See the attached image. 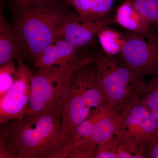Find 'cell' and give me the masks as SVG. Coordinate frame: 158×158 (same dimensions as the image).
<instances>
[{"instance_id": "1", "label": "cell", "mask_w": 158, "mask_h": 158, "mask_svg": "<svg viewBox=\"0 0 158 158\" xmlns=\"http://www.w3.org/2000/svg\"><path fill=\"white\" fill-rule=\"evenodd\" d=\"M69 143L61 111L27 114L1 124V158H62Z\"/></svg>"}, {"instance_id": "2", "label": "cell", "mask_w": 158, "mask_h": 158, "mask_svg": "<svg viewBox=\"0 0 158 158\" xmlns=\"http://www.w3.org/2000/svg\"><path fill=\"white\" fill-rule=\"evenodd\" d=\"M11 28L20 53L35 60L65 25L68 6L57 0H43L18 6L12 4Z\"/></svg>"}, {"instance_id": "3", "label": "cell", "mask_w": 158, "mask_h": 158, "mask_svg": "<svg viewBox=\"0 0 158 158\" xmlns=\"http://www.w3.org/2000/svg\"><path fill=\"white\" fill-rule=\"evenodd\" d=\"M85 65L74 73L62 105V130L69 143L79 126L93 111L108 106L99 82L96 65Z\"/></svg>"}, {"instance_id": "4", "label": "cell", "mask_w": 158, "mask_h": 158, "mask_svg": "<svg viewBox=\"0 0 158 158\" xmlns=\"http://www.w3.org/2000/svg\"><path fill=\"white\" fill-rule=\"evenodd\" d=\"M96 58L81 54L73 64L56 68H39L33 74L27 115L35 116L53 111H62V105L74 73L94 63Z\"/></svg>"}, {"instance_id": "5", "label": "cell", "mask_w": 158, "mask_h": 158, "mask_svg": "<svg viewBox=\"0 0 158 158\" xmlns=\"http://www.w3.org/2000/svg\"><path fill=\"white\" fill-rule=\"evenodd\" d=\"M95 64L110 107L121 114L139 102L145 82L121 59L106 56L96 58Z\"/></svg>"}, {"instance_id": "6", "label": "cell", "mask_w": 158, "mask_h": 158, "mask_svg": "<svg viewBox=\"0 0 158 158\" xmlns=\"http://www.w3.org/2000/svg\"><path fill=\"white\" fill-rule=\"evenodd\" d=\"M119 59L140 78L158 77V37L151 31L138 34L130 32Z\"/></svg>"}, {"instance_id": "7", "label": "cell", "mask_w": 158, "mask_h": 158, "mask_svg": "<svg viewBox=\"0 0 158 158\" xmlns=\"http://www.w3.org/2000/svg\"><path fill=\"white\" fill-rule=\"evenodd\" d=\"M121 116L117 134L120 142L141 148L147 152L148 145L158 136L157 122L139 102Z\"/></svg>"}, {"instance_id": "8", "label": "cell", "mask_w": 158, "mask_h": 158, "mask_svg": "<svg viewBox=\"0 0 158 158\" xmlns=\"http://www.w3.org/2000/svg\"><path fill=\"white\" fill-rule=\"evenodd\" d=\"M17 75L11 88L0 97V123L22 119L29 112L33 74L18 57Z\"/></svg>"}, {"instance_id": "9", "label": "cell", "mask_w": 158, "mask_h": 158, "mask_svg": "<svg viewBox=\"0 0 158 158\" xmlns=\"http://www.w3.org/2000/svg\"><path fill=\"white\" fill-rule=\"evenodd\" d=\"M110 22L106 16L97 19H88L69 12L59 37L82 49L93 44L99 33L109 27Z\"/></svg>"}, {"instance_id": "10", "label": "cell", "mask_w": 158, "mask_h": 158, "mask_svg": "<svg viewBox=\"0 0 158 158\" xmlns=\"http://www.w3.org/2000/svg\"><path fill=\"white\" fill-rule=\"evenodd\" d=\"M122 119L121 113L111 110L97 125L90 135L71 144L78 156L93 158L97 146L117 135Z\"/></svg>"}, {"instance_id": "11", "label": "cell", "mask_w": 158, "mask_h": 158, "mask_svg": "<svg viewBox=\"0 0 158 158\" xmlns=\"http://www.w3.org/2000/svg\"><path fill=\"white\" fill-rule=\"evenodd\" d=\"M81 49L58 37L49 44L34 60L36 69L56 68L73 64Z\"/></svg>"}, {"instance_id": "12", "label": "cell", "mask_w": 158, "mask_h": 158, "mask_svg": "<svg viewBox=\"0 0 158 158\" xmlns=\"http://www.w3.org/2000/svg\"><path fill=\"white\" fill-rule=\"evenodd\" d=\"M115 22L130 32L143 34L150 31L152 23L127 1L118 7Z\"/></svg>"}, {"instance_id": "13", "label": "cell", "mask_w": 158, "mask_h": 158, "mask_svg": "<svg viewBox=\"0 0 158 158\" xmlns=\"http://www.w3.org/2000/svg\"><path fill=\"white\" fill-rule=\"evenodd\" d=\"M85 19H97L106 16L113 8L114 0H62Z\"/></svg>"}, {"instance_id": "14", "label": "cell", "mask_w": 158, "mask_h": 158, "mask_svg": "<svg viewBox=\"0 0 158 158\" xmlns=\"http://www.w3.org/2000/svg\"><path fill=\"white\" fill-rule=\"evenodd\" d=\"M21 56L11 25L1 11L0 14V65L17 59Z\"/></svg>"}, {"instance_id": "15", "label": "cell", "mask_w": 158, "mask_h": 158, "mask_svg": "<svg viewBox=\"0 0 158 158\" xmlns=\"http://www.w3.org/2000/svg\"><path fill=\"white\" fill-rule=\"evenodd\" d=\"M97 38L104 52L110 56L119 55L126 41L125 36L109 27L103 29Z\"/></svg>"}, {"instance_id": "16", "label": "cell", "mask_w": 158, "mask_h": 158, "mask_svg": "<svg viewBox=\"0 0 158 158\" xmlns=\"http://www.w3.org/2000/svg\"><path fill=\"white\" fill-rule=\"evenodd\" d=\"M111 110L113 109L108 106H106L93 111L89 117L79 126L73 138L65 151L71 144L90 135L98 123Z\"/></svg>"}, {"instance_id": "17", "label": "cell", "mask_w": 158, "mask_h": 158, "mask_svg": "<svg viewBox=\"0 0 158 158\" xmlns=\"http://www.w3.org/2000/svg\"><path fill=\"white\" fill-rule=\"evenodd\" d=\"M139 102L147 109L158 123V77L144 83Z\"/></svg>"}, {"instance_id": "18", "label": "cell", "mask_w": 158, "mask_h": 158, "mask_svg": "<svg viewBox=\"0 0 158 158\" xmlns=\"http://www.w3.org/2000/svg\"><path fill=\"white\" fill-rule=\"evenodd\" d=\"M158 28V0H125Z\"/></svg>"}, {"instance_id": "19", "label": "cell", "mask_w": 158, "mask_h": 158, "mask_svg": "<svg viewBox=\"0 0 158 158\" xmlns=\"http://www.w3.org/2000/svg\"><path fill=\"white\" fill-rule=\"evenodd\" d=\"M17 75L14 60L1 65L0 67V97L11 88Z\"/></svg>"}, {"instance_id": "20", "label": "cell", "mask_w": 158, "mask_h": 158, "mask_svg": "<svg viewBox=\"0 0 158 158\" xmlns=\"http://www.w3.org/2000/svg\"><path fill=\"white\" fill-rule=\"evenodd\" d=\"M117 135L110 141L97 146L94 152V158H116L117 148L119 143Z\"/></svg>"}, {"instance_id": "21", "label": "cell", "mask_w": 158, "mask_h": 158, "mask_svg": "<svg viewBox=\"0 0 158 158\" xmlns=\"http://www.w3.org/2000/svg\"><path fill=\"white\" fill-rule=\"evenodd\" d=\"M146 156L147 158H158V135L148 147Z\"/></svg>"}, {"instance_id": "22", "label": "cell", "mask_w": 158, "mask_h": 158, "mask_svg": "<svg viewBox=\"0 0 158 158\" xmlns=\"http://www.w3.org/2000/svg\"><path fill=\"white\" fill-rule=\"evenodd\" d=\"M11 4L18 6L29 5L40 2L43 0H10Z\"/></svg>"}]
</instances>
